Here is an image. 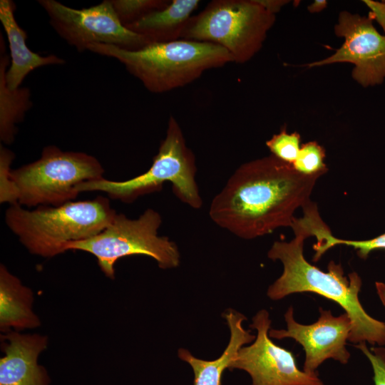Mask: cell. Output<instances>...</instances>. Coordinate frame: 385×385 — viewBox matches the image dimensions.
Here are the masks:
<instances>
[{"instance_id": "4", "label": "cell", "mask_w": 385, "mask_h": 385, "mask_svg": "<svg viewBox=\"0 0 385 385\" xmlns=\"http://www.w3.org/2000/svg\"><path fill=\"white\" fill-rule=\"evenodd\" d=\"M87 50L118 60L155 93L185 86L207 70L234 62L230 52L220 46L185 39L153 42L136 50L92 43Z\"/></svg>"}, {"instance_id": "20", "label": "cell", "mask_w": 385, "mask_h": 385, "mask_svg": "<svg viewBox=\"0 0 385 385\" xmlns=\"http://www.w3.org/2000/svg\"><path fill=\"white\" fill-rule=\"evenodd\" d=\"M325 150L316 141L301 145L298 155L292 164L298 173L308 176L324 175L328 168L324 163Z\"/></svg>"}, {"instance_id": "21", "label": "cell", "mask_w": 385, "mask_h": 385, "mask_svg": "<svg viewBox=\"0 0 385 385\" xmlns=\"http://www.w3.org/2000/svg\"><path fill=\"white\" fill-rule=\"evenodd\" d=\"M111 2L120 21L125 26L169 4L162 0H113Z\"/></svg>"}, {"instance_id": "15", "label": "cell", "mask_w": 385, "mask_h": 385, "mask_svg": "<svg viewBox=\"0 0 385 385\" xmlns=\"http://www.w3.org/2000/svg\"><path fill=\"white\" fill-rule=\"evenodd\" d=\"M222 317L230 329V337L228 345L219 358L205 361L195 357L185 349L178 350L179 358L188 363L193 370L194 385H221L223 371L229 368L240 349L255 339L256 337L242 327L243 321L246 320L243 314L228 309Z\"/></svg>"}, {"instance_id": "22", "label": "cell", "mask_w": 385, "mask_h": 385, "mask_svg": "<svg viewBox=\"0 0 385 385\" xmlns=\"http://www.w3.org/2000/svg\"><path fill=\"white\" fill-rule=\"evenodd\" d=\"M300 141L301 138L298 133H288L284 127L281 129L279 133L273 135L270 139L267 140L266 145L272 155L292 165L299 152Z\"/></svg>"}, {"instance_id": "5", "label": "cell", "mask_w": 385, "mask_h": 385, "mask_svg": "<svg viewBox=\"0 0 385 385\" xmlns=\"http://www.w3.org/2000/svg\"><path fill=\"white\" fill-rule=\"evenodd\" d=\"M116 215L109 200L98 196L93 200L38 206L34 210L11 205L6 211L5 221L31 253L51 257L67 251L71 242L101 233Z\"/></svg>"}, {"instance_id": "10", "label": "cell", "mask_w": 385, "mask_h": 385, "mask_svg": "<svg viewBox=\"0 0 385 385\" xmlns=\"http://www.w3.org/2000/svg\"><path fill=\"white\" fill-rule=\"evenodd\" d=\"M271 320L265 309L252 318L250 327L257 336L250 346H242L228 369H242L251 376L252 385H324L318 373L300 370L292 351L275 344L269 336Z\"/></svg>"}, {"instance_id": "19", "label": "cell", "mask_w": 385, "mask_h": 385, "mask_svg": "<svg viewBox=\"0 0 385 385\" xmlns=\"http://www.w3.org/2000/svg\"><path fill=\"white\" fill-rule=\"evenodd\" d=\"M310 237L314 236L317 242L313 246L315 250L314 261H317L329 250L337 245H346L356 250L359 257L365 259L370 252L376 250L385 249V233L374 238L365 240H343L335 237L321 217H316L309 225Z\"/></svg>"}, {"instance_id": "7", "label": "cell", "mask_w": 385, "mask_h": 385, "mask_svg": "<svg viewBox=\"0 0 385 385\" xmlns=\"http://www.w3.org/2000/svg\"><path fill=\"white\" fill-rule=\"evenodd\" d=\"M274 21L257 0H215L190 18L180 39L220 46L242 63L261 49Z\"/></svg>"}, {"instance_id": "23", "label": "cell", "mask_w": 385, "mask_h": 385, "mask_svg": "<svg viewBox=\"0 0 385 385\" xmlns=\"http://www.w3.org/2000/svg\"><path fill=\"white\" fill-rule=\"evenodd\" d=\"M356 347L361 351L371 364L374 385H385V348L369 349L366 342L359 343Z\"/></svg>"}, {"instance_id": "18", "label": "cell", "mask_w": 385, "mask_h": 385, "mask_svg": "<svg viewBox=\"0 0 385 385\" xmlns=\"http://www.w3.org/2000/svg\"><path fill=\"white\" fill-rule=\"evenodd\" d=\"M0 55V139L5 144H11L15 139L16 124L21 122L31 108L30 91L27 88L11 90L6 83V72L9 57L6 53L5 43L1 36Z\"/></svg>"}, {"instance_id": "14", "label": "cell", "mask_w": 385, "mask_h": 385, "mask_svg": "<svg viewBox=\"0 0 385 385\" xmlns=\"http://www.w3.org/2000/svg\"><path fill=\"white\" fill-rule=\"evenodd\" d=\"M14 10L13 1H0V21L8 38L11 57L5 78L11 90L20 88L26 76L36 68L65 63L64 59L56 55L41 56L30 50L26 45V33L16 22Z\"/></svg>"}, {"instance_id": "1", "label": "cell", "mask_w": 385, "mask_h": 385, "mask_svg": "<svg viewBox=\"0 0 385 385\" xmlns=\"http://www.w3.org/2000/svg\"><path fill=\"white\" fill-rule=\"evenodd\" d=\"M322 175H304L272 155L242 164L212 198L208 215L245 240L291 227L294 212L310 202Z\"/></svg>"}, {"instance_id": "3", "label": "cell", "mask_w": 385, "mask_h": 385, "mask_svg": "<svg viewBox=\"0 0 385 385\" xmlns=\"http://www.w3.org/2000/svg\"><path fill=\"white\" fill-rule=\"evenodd\" d=\"M14 153L0 148V201L21 206H58L73 201L76 186L103 178L104 169L93 156L63 151L56 145L43 148L36 161L11 170Z\"/></svg>"}, {"instance_id": "26", "label": "cell", "mask_w": 385, "mask_h": 385, "mask_svg": "<svg viewBox=\"0 0 385 385\" xmlns=\"http://www.w3.org/2000/svg\"><path fill=\"white\" fill-rule=\"evenodd\" d=\"M375 286L379 297L385 307V284L383 282H376L375 283Z\"/></svg>"}, {"instance_id": "13", "label": "cell", "mask_w": 385, "mask_h": 385, "mask_svg": "<svg viewBox=\"0 0 385 385\" xmlns=\"http://www.w3.org/2000/svg\"><path fill=\"white\" fill-rule=\"evenodd\" d=\"M1 341L4 356L0 359V385H49L46 369L38 364L48 345L46 336L11 331Z\"/></svg>"}, {"instance_id": "24", "label": "cell", "mask_w": 385, "mask_h": 385, "mask_svg": "<svg viewBox=\"0 0 385 385\" xmlns=\"http://www.w3.org/2000/svg\"><path fill=\"white\" fill-rule=\"evenodd\" d=\"M268 11L275 14L288 1L284 0H257Z\"/></svg>"}, {"instance_id": "25", "label": "cell", "mask_w": 385, "mask_h": 385, "mask_svg": "<svg viewBox=\"0 0 385 385\" xmlns=\"http://www.w3.org/2000/svg\"><path fill=\"white\" fill-rule=\"evenodd\" d=\"M327 4L326 0H316L308 6L307 9L311 13L319 12L326 8Z\"/></svg>"}, {"instance_id": "17", "label": "cell", "mask_w": 385, "mask_h": 385, "mask_svg": "<svg viewBox=\"0 0 385 385\" xmlns=\"http://www.w3.org/2000/svg\"><path fill=\"white\" fill-rule=\"evenodd\" d=\"M199 4L198 0H173L165 8L151 12L126 27L151 43L178 40Z\"/></svg>"}, {"instance_id": "9", "label": "cell", "mask_w": 385, "mask_h": 385, "mask_svg": "<svg viewBox=\"0 0 385 385\" xmlns=\"http://www.w3.org/2000/svg\"><path fill=\"white\" fill-rule=\"evenodd\" d=\"M55 31L78 51L92 43L115 45L136 50L151 42L124 26L111 1L81 9L68 7L56 0H39Z\"/></svg>"}, {"instance_id": "16", "label": "cell", "mask_w": 385, "mask_h": 385, "mask_svg": "<svg viewBox=\"0 0 385 385\" xmlns=\"http://www.w3.org/2000/svg\"><path fill=\"white\" fill-rule=\"evenodd\" d=\"M34 296L31 289L0 266V330L3 333L34 329L41 324L33 311Z\"/></svg>"}, {"instance_id": "11", "label": "cell", "mask_w": 385, "mask_h": 385, "mask_svg": "<svg viewBox=\"0 0 385 385\" xmlns=\"http://www.w3.org/2000/svg\"><path fill=\"white\" fill-rule=\"evenodd\" d=\"M370 16L341 12L334 31L344 38V43L333 55L307 66L351 63L355 66L353 78L363 86L381 83L385 78V36L376 31Z\"/></svg>"}, {"instance_id": "12", "label": "cell", "mask_w": 385, "mask_h": 385, "mask_svg": "<svg viewBox=\"0 0 385 385\" xmlns=\"http://www.w3.org/2000/svg\"><path fill=\"white\" fill-rule=\"evenodd\" d=\"M320 316L311 324H302L294 319L293 308L284 314L287 329H270V337L282 339L292 338L300 344L305 351L303 371L317 374V369L325 360L332 359L342 364L348 363L350 354L346 348L351 331V321L346 313L335 317L330 310L319 308Z\"/></svg>"}, {"instance_id": "6", "label": "cell", "mask_w": 385, "mask_h": 385, "mask_svg": "<svg viewBox=\"0 0 385 385\" xmlns=\"http://www.w3.org/2000/svg\"><path fill=\"white\" fill-rule=\"evenodd\" d=\"M197 167L192 151L187 146L183 130L170 115L165 138L150 168L143 174L123 181L103 178L83 182L76 186L78 193L101 191L114 200L131 203L139 197L159 192L170 182L174 195L183 203L198 210L202 205L195 175Z\"/></svg>"}, {"instance_id": "2", "label": "cell", "mask_w": 385, "mask_h": 385, "mask_svg": "<svg viewBox=\"0 0 385 385\" xmlns=\"http://www.w3.org/2000/svg\"><path fill=\"white\" fill-rule=\"evenodd\" d=\"M292 229L294 237L289 242L276 241L267 252V257L279 260L283 265L281 276L271 284L267 294L273 300L281 299L291 294L313 292L337 303L351 321L349 341L385 345V323L371 316L364 309L359 293L361 279L355 272L344 275L340 264L331 261L327 272L310 264L304 256V242L308 238L304 230L294 220Z\"/></svg>"}, {"instance_id": "8", "label": "cell", "mask_w": 385, "mask_h": 385, "mask_svg": "<svg viewBox=\"0 0 385 385\" xmlns=\"http://www.w3.org/2000/svg\"><path fill=\"white\" fill-rule=\"evenodd\" d=\"M161 224V215L151 208L135 219L117 213L113 222L101 233L90 239L71 242L66 250L92 254L101 271L110 279L115 277L116 261L131 255L152 257L161 269L175 268L180 264V252L175 242L158 235Z\"/></svg>"}]
</instances>
